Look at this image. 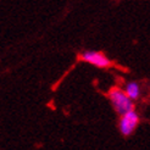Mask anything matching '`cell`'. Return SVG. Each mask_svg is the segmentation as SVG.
Masks as SVG:
<instances>
[{"label":"cell","mask_w":150,"mask_h":150,"mask_svg":"<svg viewBox=\"0 0 150 150\" xmlns=\"http://www.w3.org/2000/svg\"><path fill=\"white\" fill-rule=\"evenodd\" d=\"M109 99L111 101L112 108L115 109V111L121 116L128 111L134 110V104L133 101L126 95L123 92V89L120 88H112L109 92Z\"/></svg>","instance_id":"obj_1"},{"label":"cell","mask_w":150,"mask_h":150,"mask_svg":"<svg viewBox=\"0 0 150 150\" xmlns=\"http://www.w3.org/2000/svg\"><path fill=\"white\" fill-rule=\"evenodd\" d=\"M79 59L87 64L99 67V69H109L112 66L111 60L104 52L96 50H86L79 55Z\"/></svg>","instance_id":"obj_2"},{"label":"cell","mask_w":150,"mask_h":150,"mask_svg":"<svg viewBox=\"0 0 150 150\" xmlns=\"http://www.w3.org/2000/svg\"><path fill=\"white\" fill-rule=\"evenodd\" d=\"M139 125V116L134 110L128 111L126 114L121 115V120L118 123V128L122 136L128 137L136 131V128Z\"/></svg>","instance_id":"obj_3"},{"label":"cell","mask_w":150,"mask_h":150,"mask_svg":"<svg viewBox=\"0 0 150 150\" xmlns=\"http://www.w3.org/2000/svg\"><path fill=\"white\" fill-rule=\"evenodd\" d=\"M123 92L132 101L138 100L139 96H140V86L137 83V82H129V83L126 84Z\"/></svg>","instance_id":"obj_4"}]
</instances>
